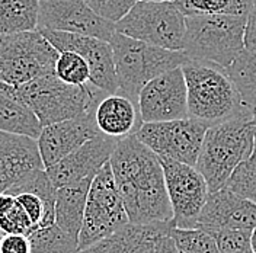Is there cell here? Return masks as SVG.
I'll list each match as a JSON object with an SVG mask.
<instances>
[{"label":"cell","instance_id":"cell-1","mask_svg":"<svg viewBox=\"0 0 256 253\" xmlns=\"http://www.w3.org/2000/svg\"><path fill=\"white\" fill-rule=\"evenodd\" d=\"M110 163L130 222H172L163 166L154 152L132 134L118 140Z\"/></svg>","mask_w":256,"mask_h":253},{"label":"cell","instance_id":"cell-2","mask_svg":"<svg viewBox=\"0 0 256 253\" xmlns=\"http://www.w3.org/2000/svg\"><path fill=\"white\" fill-rule=\"evenodd\" d=\"M255 130L252 110L208 126L195 168L210 192L224 188L234 169L252 153Z\"/></svg>","mask_w":256,"mask_h":253},{"label":"cell","instance_id":"cell-3","mask_svg":"<svg viewBox=\"0 0 256 253\" xmlns=\"http://www.w3.org/2000/svg\"><path fill=\"white\" fill-rule=\"evenodd\" d=\"M16 88L42 126L95 112L100 99L108 95L92 83L82 86L68 84L54 73Z\"/></svg>","mask_w":256,"mask_h":253},{"label":"cell","instance_id":"cell-4","mask_svg":"<svg viewBox=\"0 0 256 253\" xmlns=\"http://www.w3.org/2000/svg\"><path fill=\"white\" fill-rule=\"evenodd\" d=\"M248 16H186L184 52L188 60L226 68L244 50Z\"/></svg>","mask_w":256,"mask_h":253},{"label":"cell","instance_id":"cell-5","mask_svg":"<svg viewBox=\"0 0 256 253\" xmlns=\"http://www.w3.org/2000/svg\"><path fill=\"white\" fill-rule=\"evenodd\" d=\"M114 50L116 94L138 100V94L152 79L188 62L184 51H172L134 40L115 31L110 40Z\"/></svg>","mask_w":256,"mask_h":253},{"label":"cell","instance_id":"cell-6","mask_svg":"<svg viewBox=\"0 0 256 253\" xmlns=\"http://www.w3.org/2000/svg\"><path fill=\"white\" fill-rule=\"evenodd\" d=\"M182 72L186 83L188 116L212 126L252 110L242 102L223 68L188 60L182 64Z\"/></svg>","mask_w":256,"mask_h":253},{"label":"cell","instance_id":"cell-7","mask_svg":"<svg viewBox=\"0 0 256 253\" xmlns=\"http://www.w3.org/2000/svg\"><path fill=\"white\" fill-rule=\"evenodd\" d=\"M115 30L156 47L184 51L186 16L179 10L175 2L138 0L127 15L115 24Z\"/></svg>","mask_w":256,"mask_h":253},{"label":"cell","instance_id":"cell-8","mask_svg":"<svg viewBox=\"0 0 256 253\" xmlns=\"http://www.w3.org/2000/svg\"><path fill=\"white\" fill-rule=\"evenodd\" d=\"M58 54L38 30L0 34V82L19 86L51 74Z\"/></svg>","mask_w":256,"mask_h":253},{"label":"cell","instance_id":"cell-9","mask_svg":"<svg viewBox=\"0 0 256 253\" xmlns=\"http://www.w3.org/2000/svg\"><path fill=\"white\" fill-rule=\"evenodd\" d=\"M128 222L127 211L115 184L111 163L106 162L92 179L89 188L79 234V250L108 238Z\"/></svg>","mask_w":256,"mask_h":253},{"label":"cell","instance_id":"cell-10","mask_svg":"<svg viewBox=\"0 0 256 253\" xmlns=\"http://www.w3.org/2000/svg\"><path fill=\"white\" fill-rule=\"evenodd\" d=\"M208 124L192 118L160 122H143L136 137L159 158L182 162L195 166Z\"/></svg>","mask_w":256,"mask_h":253},{"label":"cell","instance_id":"cell-11","mask_svg":"<svg viewBox=\"0 0 256 253\" xmlns=\"http://www.w3.org/2000/svg\"><path fill=\"white\" fill-rule=\"evenodd\" d=\"M160 162L174 212V226L179 228H195L210 194L204 176L188 163L168 158H160Z\"/></svg>","mask_w":256,"mask_h":253},{"label":"cell","instance_id":"cell-12","mask_svg":"<svg viewBox=\"0 0 256 253\" xmlns=\"http://www.w3.org/2000/svg\"><path fill=\"white\" fill-rule=\"evenodd\" d=\"M52 47L58 52L62 51H74L80 54L90 68V80L94 86L99 88L106 94H116L118 82L115 72L114 50L110 41L72 34V32L51 31V30H38Z\"/></svg>","mask_w":256,"mask_h":253},{"label":"cell","instance_id":"cell-13","mask_svg":"<svg viewBox=\"0 0 256 253\" xmlns=\"http://www.w3.org/2000/svg\"><path fill=\"white\" fill-rule=\"evenodd\" d=\"M137 104L143 122L186 118L188 98L182 66L150 80L140 90Z\"/></svg>","mask_w":256,"mask_h":253},{"label":"cell","instance_id":"cell-14","mask_svg":"<svg viewBox=\"0 0 256 253\" xmlns=\"http://www.w3.org/2000/svg\"><path fill=\"white\" fill-rule=\"evenodd\" d=\"M38 30L72 32L105 41L116 31L114 22L96 15L84 0H40Z\"/></svg>","mask_w":256,"mask_h":253},{"label":"cell","instance_id":"cell-15","mask_svg":"<svg viewBox=\"0 0 256 253\" xmlns=\"http://www.w3.org/2000/svg\"><path fill=\"white\" fill-rule=\"evenodd\" d=\"M116 142V138L102 132L83 142L70 154L46 169L51 182L58 190L62 186L78 184L86 178H94L102 166L110 162Z\"/></svg>","mask_w":256,"mask_h":253},{"label":"cell","instance_id":"cell-16","mask_svg":"<svg viewBox=\"0 0 256 253\" xmlns=\"http://www.w3.org/2000/svg\"><path fill=\"white\" fill-rule=\"evenodd\" d=\"M98 134L100 131L96 126L95 112L42 126L36 142L44 168L52 166Z\"/></svg>","mask_w":256,"mask_h":253},{"label":"cell","instance_id":"cell-17","mask_svg":"<svg viewBox=\"0 0 256 253\" xmlns=\"http://www.w3.org/2000/svg\"><path fill=\"white\" fill-rule=\"evenodd\" d=\"M196 227L206 232L217 228L252 230L256 227V202L226 186L210 192Z\"/></svg>","mask_w":256,"mask_h":253},{"label":"cell","instance_id":"cell-18","mask_svg":"<svg viewBox=\"0 0 256 253\" xmlns=\"http://www.w3.org/2000/svg\"><path fill=\"white\" fill-rule=\"evenodd\" d=\"M35 169H46L36 140L0 131V192Z\"/></svg>","mask_w":256,"mask_h":253},{"label":"cell","instance_id":"cell-19","mask_svg":"<svg viewBox=\"0 0 256 253\" xmlns=\"http://www.w3.org/2000/svg\"><path fill=\"white\" fill-rule=\"evenodd\" d=\"M172 226V222L150 224L128 222L108 238L80 250V253H154L160 236Z\"/></svg>","mask_w":256,"mask_h":253},{"label":"cell","instance_id":"cell-20","mask_svg":"<svg viewBox=\"0 0 256 253\" xmlns=\"http://www.w3.org/2000/svg\"><path fill=\"white\" fill-rule=\"evenodd\" d=\"M95 121L102 134L116 140L136 134L143 126L138 104L121 94H108L100 99Z\"/></svg>","mask_w":256,"mask_h":253},{"label":"cell","instance_id":"cell-21","mask_svg":"<svg viewBox=\"0 0 256 253\" xmlns=\"http://www.w3.org/2000/svg\"><path fill=\"white\" fill-rule=\"evenodd\" d=\"M0 131L38 138L42 126L14 84L0 82Z\"/></svg>","mask_w":256,"mask_h":253},{"label":"cell","instance_id":"cell-22","mask_svg":"<svg viewBox=\"0 0 256 253\" xmlns=\"http://www.w3.org/2000/svg\"><path fill=\"white\" fill-rule=\"evenodd\" d=\"M94 178H86L78 184L62 186L57 190L56 195V224L66 234L78 240V243L84 217L86 200Z\"/></svg>","mask_w":256,"mask_h":253},{"label":"cell","instance_id":"cell-23","mask_svg":"<svg viewBox=\"0 0 256 253\" xmlns=\"http://www.w3.org/2000/svg\"><path fill=\"white\" fill-rule=\"evenodd\" d=\"M40 0H0V34L38 30Z\"/></svg>","mask_w":256,"mask_h":253},{"label":"cell","instance_id":"cell-24","mask_svg":"<svg viewBox=\"0 0 256 253\" xmlns=\"http://www.w3.org/2000/svg\"><path fill=\"white\" fill-rule=\"evenodd\" d=\"M232 80L242 102L248 108L256 106V54L243 50L236 60L223 68Z\"/></svg>","mask_w":256,"mask_h":253},{"label":"cell","instance_id":"cell-25","mask_svg":"<svg viewBox=\"0 0 256 253\" xmlns=\"http://www.w3.org/2000/svg\"><path fill=\"white\" fill-rule=\"evenodd\" d=\"M175 4L185 16L218 14L248 16L255 8L256 0H175Z\"/></svg>","mask_w":256,"mask_h":253},{"label":"cell","instance_id":"cell-26","mask_svg":"<svg viewBox=\"0 0 256 253\" xmlns=\"http://www.w3.org/2000/svg\"><path fill=\"white\" fill-rule=\"evenodd\" d=\"M31 253H78V240L66 234L54 222L47 227L35 228L30 234Z\"/></svg>","mask_w":256,"mask_h":253},{"label":"cell","instance_id":"cell-27","mask_svg":"<svg viewBox=\"0 0 256 253\" xmlns=\"http://www.w3.org/2000/svg\"><path fill=\"white\" fill-rule=\"evenodd\" d=\"M170 234L179 253H222L216 238L200 227L179 228L174 226Z\"/></svg>","mask_w":256,"mask_h":253},{"label":"cell","instance_id":"cell-28","mask_svg":"<svg viewBox=\"0 0 256 253\" xmlns=\"http://www.w3.org/2000/svg\"><path fill=\"white\" fill-rule=\"evenodd\" d=\"M54 74L68 84L82 86L89 83L90 68L80 54L74 51H62L56 62Z\"/></svg>","mask_w":256,"mask_h":253},{"label":"cell","instance_id":"cell-29","mask_svg":"<svg viewBox=\"0 0 256 253\" xmlns=\"http://www.w3.org/2000/svg\"><path fill=\"white\" fill-rule=\"evenodd\" d=\"M226 188L256 202V142L252 153L244 158L228 178Z\"/></svg>","mask_w":256,"mask_h":253},{"label":"cell","instance_id":"cell-30","mask_svg":"<svg viewBox=\"0 0 256 253\" xmlns=\"http://www.w3.org/2000/svg\"><path fill=\"white\" fill-rule=\"evenodd\" d=\"M216 238L222 253H254L250 233L252 230L217 228L208 232Z\"/></svg>","mask_w":256,"mask_h":253},{"label":"cell","instance_id":"cell-31","mask_svg":"<svg viewBox=\"0 0 256 253\" xmlns=\"http://www.w3.org/2000/svg\"><path fill=\"white\" fill-rule=\"evenodd\" d=\"M84 2L96 15L116 24L127 15L138 0H84Z\"/></svg>","mask_w":256,"mask_h":253},{"label":"cell","instance_id":"cell-32","mask_svg":"<svg viewBox=\"0 0 256 253\" xmlns=\"http://www.w3.org/2000/svg\"><path fill=\"white\" fill-rule=\"evenodd\" d=\"M34 232V226L28 217V214L24 211V208L18 204L0 218V233L2 234H31Z\"/></svg>","mask_w":256,"mask_h":253},{"label":"cell","instance_id":"cell-33","mask_svg":"<svg viewBox=\"0 0 256 253\" xmlns=\"http://www.w3.org/2000/svg\"><path fill=\"white\" fill-rule=\"evenodd\" d=\"M0 253H31L30 236L0 233Z\"/></svg>","mask_w":256,"mask_h":253},{"label":"cell","instance_id":"cell-34","mask_svg":"<svg viewBox=\"0 0 256 253\" xmlns=\"http://www.w3.org/2000/svg\"><path fill=\"white\" fill-rule=\"evenodd\" d=\"M244 50L256 54V4L246 19L244 28Z\"/></svg>","mask_w":256,"mask_h":253},{"label":"cell","instance_id":"cell-35","mask_svg":"<svg viewBox=\"0 0 256 253\" xmlns=\"http://www.w3.org/2000/svg\"><path fill=\"white\" fill-rule=\"evenodd\" d=\"M172 227H174V226H172ZM172 227H170L166 233H163V234L160 236L159 242H158V244H156V250H154V253H179L178 252V248H176L175 240H174L172 234H170Z\"/></svg>","mask_w":256,"mask_h":253},{"label":"cell","instance_id":"cell-36","mask_svg":"<svg viewBox=\"0 0 256 253\" xmlns=\"http://www.w3.org/2000/svg\"><path fill=\"white\" fill-rule=\"evenodd\" d=\"M16 204L15 195H12L10 192L4 190V192H0V218L3 216H6Z\"/></svg>","mask_w":256,"mask_h":253},{"label":"cell","instance_id":"cell-37","mask_svg":"<svg viewBox=\"0 0 256 253\" xmlns=\"http://www.w3.org/2000/svg\"><path fill=\"white\" fill-rule=\"evenodd\" d=\"M250 242H252V249L254 253H256V227L252 228V233H250Z\"/></svg>","mask_w":256,"mask_h":253},{"label":"cell","instance_id":"cell-38","mask_svg":"<svg viewBox=\"0 0 256 253\" xmlns=\"http://www.w3.org/2000/svg\"><path fill=\"white\" fill-rule=\"evenodd\" d=\"M252 118H254V121H255V124H256V106L252 108Z\"/></svg>","mask_w":256,"mask_h":253},{"label":"cell","instance_id":"cell-39","mask_svg":"<svg viewBox=\"0 0 256 253\" xmlns=\"http://www.w3.org/2000/svg\"><path fill=\"white\" fill-rule=\"evenodd\" d=\"M147 2H175V0H147Z\"/></svg>","mask_w":256,"mask_h":253},{"label":"cell","instance_id":"cell-40","mask_svg":"<svg viewBox=\"0 0 256 253\" xmlns=\"http://www.w3.org/2000/svg\"><path fill=\"white\" fill-rule=\"evenodd\" d=\"M255 142H256V130H255Z\"/></svg>","mask_w":256,"mask_h":253},{"label":"cell","instance_id":"cell-41","mask_svg":"<svg viewBox=\"0 0 256 253\" xmlns=\"http://www.w3.org/2000/svg\"><path fill=\"white\" fill-rule=\"evenodd\" d=\"M78 253H80V252H78Z\"/></svg>","mask_w":256,"mask_h":253}]
</instances>
